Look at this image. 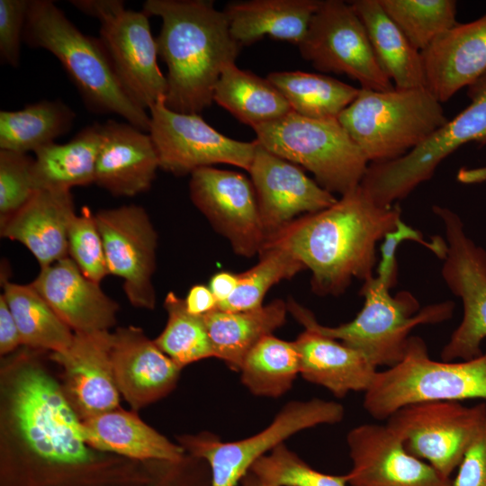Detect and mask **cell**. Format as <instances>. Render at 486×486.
<instances>
[{
	"label": "cell",
	"instance_id": "816d5d0a",
	"mask_svg": "<svg viewBox=\"0 0 486 486\" xmlns=\"http://www.w3.org/2000/svg\"><path fill=\"white\" fill-rule=\"evenodd\" d=\"M240 486H274L267 483L252 472H248L240 481Z\"/></svg>",
	"mask_w": 486,
	"mask_h": 486
},
{
	"label": "cell",
	"instance_id": "5bb4252c",
	"mask_svg": "<svg viewBox=\"0 0 486 486\" xmlns=\"http://www.w3.org/2000/svg\"><path fill=\"white\" fill-rule=\"evenodd\" d=\"M432 210L444 225L447 246L441 274L464 307L463 319L440 356L445 362L469 360L482 354L486 338V250L466 235L457 213L440 205Z\"/></svg>",
	"mask_w": 486,
	"mask_h": 486
},
{
	"label": "cell",
	"instance_id": "1f68e13d",
	"mask_svg": "<svg viewBox=\"0 0 486 486\" xmlns=\"http://www.w3.org/2000/svg\"><path fill=\"white\" fill-rule=\"evenodd\" d=\"M213 101L252 128L292 112L286 98L267 78L242 70L235 63L222 70Z\"/></svg>",
	"mask_w": 486,
	"mask_h": 486
},
{
	"label": "cell",
	"instance_id": "7402d4cb",
	"mask_svg": "<svg viewBox=\"0 0 486 486\" xmlns=\"http://www.w3.org/2000/svg\"><path fill=\"white\" fill-rule=\"evenodd\" d=\"M31 284L74 333L109 330L116 323L117 302L69 256L40 267Z\"/></svg>",
	"mask_w": 486,
	"mask_h": 486
},
{
	"label": "cell",
	"instance_id": "7dc6e473",
	"mask_svg": "<svg viewBox=\"0 0 486 486\" xmlns=\"http://www.w3.org/2000/svg\"><path fill=\"white\" fill-rule=\"evenodd\" d=\"M22 345L21 335L9 306L0 295V353L6 355Z\"/></svg>",
	"mask_w": 486,
	"mask_h": 486
},
{
	"label": "cell",
	"instance_id": "ee69618b",
	"mask_svg": "<svg viewBox=\"0 0 486 486\" xmlns=\"http://www.w3.org/2000/svg\"><path fill=\"white\" fill-rule=\"evenodd\" d=\"M28 0H0V58L17 68L29 10Z\"/></svg>",
	"mask_w": 486,
	"mask_h": 486
},
{
	"label": "cell",
	"instance_id": "d4e9b609",
	"mask_svg": "<svg viewBox=\"0 0 486 486\" xmlns=\"http://www.w3.org/2000/svg\"><path fill=\"white\" fill-rule=\"evenodd\" d=\"M75 214L70 190H38L0 222V234L22 244L44 267L68 256V231Z\"/></svg>",
	"mask_w": 486,
	"mask_h": 486
},
{
	"label": "cell",
	"instance_id": "f907efd6",
	"mask_svg": "<svg viewBox=\"0 0 486 486\" xmlns=\"http://www.w3.org/2000/svg\"><path fill=\"white\" fill-rule=\"evenodd\" d=\"M458 182L464 184H474L486 182V166L476 168L462 167L456 175Z\"/></svg>",
	"mask_w": 486,
	"mask_h": 486
},
{
	"label": "cell",
	"instance_id": "b9f144b4",
	"mask_svg": "<svg viewBox=\"0 0 486 486\" xmlns=\"http://www.w3.org/2000/svg\"><path fill=\"white\" fill-rule=\"evenodd\" d=\"M33 161L27 154L0 149V222L20 210L36 193Z\"/></svg>",
	"mask_w": 486,
	"mask_h": 486
},
{
	"label": "cell",
	"instance_id": "f6af8a7d",
	"mask_svg": "<svg viewBox=\"0 0 486 486\" xmlns=\"http://www.w3.org/2000/svg\"><path fill=\"white\" fill-rule=\"evenodd\" d=\"M146 486H211L210 468L204 460L193 455L163 462L161 471Z\"/></svg>",
	"mask_w": 486,
	"mask_h": 486
},
{
	"label": "cell",
	"instance_id": "836d02e7",
	"mask_svg": "<svg viewBox=\"0 0 486 486\" xmlns=\"http://www.w3.org/2000/svg\"><path fill=\"white\" fill-rule=\"evenodd\" d=\"M266 78L284 94L292 112L316 120L338 119L360 91L334 77L302 71L273 72Z\"/></svg>",
	"mask_w": 486,
	"mask_h": 486
},
{
	"label": "cell",
	"instance_id": "7a4b0ae2",
	"mask_svg": "<svg viewBox=\"0 0 486 486\" xmlns=\"http://www.w3.org/2000/svg\"><path fill=\"white\" fill-rule=\"evenodd\" d=\"M143 11L162 21L156 41L167 67L165 104L200 114L212 104L222 70L235 63L241 49L225 12L209 0H147Z\"/></svg>",
	"mask_w": 486,
	"mask_h": 486
},
{
	"label": "cell",
	"instance_id": "d6986e66",
	"mask_svg": "<svg viewBox=\"0 0 486 486\" xmlns=\"http://www.w3.org/2000/svg\"><path fill=\"white\" fill-rule=\"evenodd\" d=\"M349 486H448L428 463L410 454L386 424L365 423L346 435Z\"/></svg>",
	"mask_w": 486,
	"mask_h": 486
},
{
	"label": "cell",
	"instance_id": "3957f363",
	"mask_svg": "<svg viewBox=\"0 0 486 486\" xmlns=\"http://www.w3.org/2000/svg\"><path fill=\"white\" fill-rule=\"evenodd\" d=\"M11 410L19 432L31 452L47 467L42 486L93 480L100 468L86 445L82 421L65 392L42 369L25 365L17 374L11 394Z\"/></svg>",
	"mask_w": 486,
	"mask_h": 486
},
{
	"label": "cell",
	"instance_id": "603a6c76",
	"mask_svg": "<svg viewBox=\"0 0 486 486\" xmlns=\"http://www.w3.org/2000/svg\"><path fill=\"white\" fill-rule=\"evenodd\" d=\"M100 133L94 184L115 196L148 191L159 167L150 134L114 120L101 124Z\"/></svg>",
	"mask_w": 486,
	"mask_h": 486
},
{
	"label": "cell",
	"instance_id": "cb8c5ba5",
	"mask_svg": "<svg viewBox=\"0 0 486 486\" xmlns=\"http://www.w3.org/2000/svg\"><path fill=\"white\" fill-rule=\"evenodd\" d=\"M421 55L426 87L440 103L448 101L486 71V14L456 24Z\"/></svg>",
	"mask_w": 486,
	"mask_h": 486
},
{
	"label": "cell",
	"instance_id": "ba28073f",
	"mask_svg": "<svg viewBox=\"0 0 486 486\" xmlns=\"http://www.w3.org/2000/svg\"><path fill=\"white\" fill-rule=\"evenodd\" d=\"M253 129L261 146L312 173L331 194L356 188L370 164L338 119H310L292 111Z\"/></svg>",
	"mask_w": 486,
	"mask_h": 486
},
{
	"label": "cell",
	"instance_id": "277c9868",
	"mask_svg": "<svg viewBox=\"0 0 486 486\" xmlns=\"http://www.w3.org/2000/svg\"><path fill=\"white\" fill-rule=\"evenodd\" d=\"M23 41L58 59L90 112L117 114L149 131V112L126 94L100 39L84 34L52 1H30Z\"/></svg>",
	"mask_w": 486,
	"mask_h": 486
},
{
	"label": "cell",
	"instance_id": "ab89813d",
	"mask_svg": "<svg viewBox=\"0 0 486 486\" xmlns=\"http://www.w3.org/2000/svg\"><path fill=\"white\" fill-rule=\"evenodd\" d=\"M250 472L274 486H347L346 474L321 472L284 443L256 460Z\"/></svg>",
	"mask_w": 486,
	"mask_h": 486
},
{
	"label": "cell",
	"instance_id": "f1b7e54d",
	"mask_svg": "<svg viewBox=\"0 0 486 486\" xmlns=\"http://www.w3.org/2000/svg\"><path fill=\"white\" fill-rule=\"evenodd\" d=\"M288 312L287 303L277 299L252 310L231 312L216 309L202 316L214 358L239 372L249 350L282 327Z\"/></svg>",
	"mask_w": 486,
	"mask_h": 486
},
{
	"label": "cell",
	"instance_id": "4fadbf2b",
	"mask_svg": "<svg viewBox=\"0 0 486 486\" xmlns=\"http://www.w3.org/2000/svg\"><path fill=\"white\" fill-rule=\"evenodd\" d=\"M486 418V403L427 400L404 406L386 420L413 456L430 464L446 481Z\"/></svg>",
	"mask_w": 486,
	"mask_h": 486
},
{
	"label": "cell",
	"instance_id": "681fc988",
	"mask_svg": "<svg viewBox=\"0 0 486 486\" xmlns=\"http://www.w3.org/2000/svg\"><path fill=\"white\" fill-rule=\"evenodd\" d=\"M238 283V274L222 271L213 274L209 282V288L218 305L228 300L234 292Z\"/></svg>",
	"mask_w": 486,
	"mask_h": 486
},
{
	"label": "cell",
	"instance_id": "8d00e7d4",
	"mask_svg": "<svg viewBox=\"0 0 486 486\" xmlns=\"http://www.w3.org/2000/svg\"><path fill=\"white\" fill-rule=\"evenodd\" d=\"M167 321L154 339L158 348L181 369L189 364L214 357L202 316L189 313L184 299L169 292L164 302Z\"/></svg>",
	"mask_w": 486,
	"mask_h": 486
},
{
	"label": "cell",
	"instance_id": "9c48e42d",
	"mask_svg": "<svg viewBox=\"0 0 486 486\" xmlns=\"http://www.w3.org/2000/svg\"><path fill=\"white\" fill-rule=\"evenodd\" d=\"M466 87L471 104L424 142L400 158L368 165L360 185L377 204L405 199L461 146L486 144V71Z\"/></svg>",
	"mask_w": 486,
	"mask_h": 486
},
{
	"label": "cell",
	"instance_id": "e575fe53",
	"mask_svg": "<svg viewBox=\"0 0 486 486\" xmlns=\"http://www.w3.org/2000/svg\"><path fill=\"white\" fill-rule=\"evenodd\" d=\"M2 294L15 320L22 345L51 353L71 345L74 332L32 284L4 281Z\"/></svg>",
	"mask_w": 486,
	"mask_h": 486
},
{
	"label": "cell",
	"instance_id": "7bdbcfd3",
	"mask_svg": "<svg viewBox=\"0 0 486 486\" xmlns=\"http://www.w3.org/2000/svg\"><path fill=\"white\" fill-rule=\"evenodd\" d=\"M412 240L425 247L438 258L444 259L446 253V241L441 236H433L429 240L418 230L408 225L401 218L393 230L387 232L380 247L381 259L377 265L375 277L390 289L397 284L398 264L396 259L399 246Z\"/></svg>",
	"mask_w": 486,
	"mask_h": 486
},
{
	"label": "cell",
	"instance_id": "ffe728a7",
	"mask_svg": "<svg viewBox=\"0 0 486 486\" xmlns=\"http://www.w3.org/2000/svg\"><path fill=\"white\" fill-rule=\"evenodd\" d=\"M112 342L109 330L76 332L68 348L51 353L64 370L65 394L81 420L120 407Z\"/></svg>",
	"mask_w": 486,
	"mask_h": 486
},
{
	"label": "cell",
	"instance_id": "60d3db41",
	"mask_svg": "<svg viewBox=\"0 0 486 486\" xmlns=\"http://www.w3.org/2000/svg\"><path fill=\"white\" fill-rule=\"evenodd\" d=\"M68 251L69 257L88 279L100 284L109 274L94 213L87 206H83L71 220L68 231Z\"/></svg>",
	"mask_w": 486,
	"mask_h": 486
},
{
	"label": "cell",
	"instance_id": "4dcf8cb0",
	"mask_svg": "<svg viewBox=\"0 0 486 486\" xmlns=\"http://www.w3.org/2000/svg\"><path fill=\"white\" fill-rule=\"evenodd\" d=\"M100 128V123L88 125L67 143L52 142L36 150L32 165L35 189L70 190L94 183Z\"/></svg>",
	"mask_w": 486,
	"mask_h": 486
},
{
	"label": "cell",
	"instance_id": "7c38bea8",
	"mask_svg": "<svg viewBox=\"0 0 486 486\" xmlns=\"http://www.w3.org/2000/svg\"><path fill=\"white\" fill-rule=\"evenodd\" d=\"M298 48L302 57L316 69L344 74L357 81L362 89L394 88L382 69L364 25L350 2L320 0Z\"/></svg>",
	"mask_w": 486,
	"mask_h": 486
},
{
	"label": "cell",
	"instance_id": "f546056e",
	"mask_svg": "<svg viewBox=\"0 0 486 486\" xmlns=\"http://www.w3.org/2000/svg\"><path fill=\"white\" fill-rule=\"evenodd\" d=\"M350 4L364 25L382 69L394 87H426L421 52L386 14L379 0H355Z\"/></svg>",
	"mask_w": 486,
	"mask_h": 486
},
{
	"label": "cell",
	"instance_id": "44dd1931",
	"mask_svg": "<svg viewBox=\"0 0 486 486\" xmlns=\"http://www.w3.org/2000/svg\"><path fill=\"white\" fill-rule=\"evenodd\" d=\"M111 356L118 391L134 410L165 397L177 383L181 368L140 328H118Z\"/></svg>",
	"mask_w": 486,
	"mask_h": 486
},
{
	"label": "cell",
	"instance_id": "5b68a950",
	"mask_svg": "<svg viewBox=\"0 0 486 486\" xmlns=\"http://www.w3.org/2000/svg\"><path fill=\"white\" fill-rule=\"evenodd\" d=\"M390 288L375 276L364 282L360 295L364 305L349 322L337 327L320 324L313 313L294 300L288 311L305 329L341 341L363 352L377 367H392L403 357L410 331L422 324H436L452 318L454 303L441 302L419 309L410 292L392 296Z\"/></svg>",
	"mask_w": 486,
	"mask_h": 486
},
{
	"label": "cell",
	"instance_id": "30bf717a",
	"mask_svg": "<svg viewBox=\"0 0 486 486\" xmlns=\"http://www.w3.org/2000/svg\"><path fill=\"white\" fill-rule=\"evenodd\" d=\"M344 417L345 408L333 400H292L266 428L249 437L224 442L214 434L202 432L179 440L191 455L208 464L211 486H236L256 460L290 436L317 426L338 424Z\"/></svg>",
	"mask_w": 486,
	"mask_h": 486
},
{
	"label": "cell",
	"instance_id": "6da1fadb",
	"mask_svg": "<svg viewBox=\"0 0 486 486\" xmlns=\"http://www.w3.org/2000/svg\"><path fill=\"white\" fill-rule=\"evenodd\" d=\"M400 218L398 203L381 206L359 184L330 207L295 219L263 248L288 251L311 272L314 293L338 296L353 279L374 276L376 244Z\"/></svg>",
	"mask_w": 486,
	"mask_h": 486
},
{
	"label": "cell",
	"instance_id": "2e32d148",
	"mask_svg": "<svg viewBox=\"0 0 486 486\" xmlns=\"http://www.w3.org/2000/svg\"><path fill=\"white\" fill-rule=\"evenodd\" d=\"M109 274L123 281V291L136 308L152 310L156 292L152 276L156 269L158 235L139 205L104 209L94 213Z\"/></svg>",
	"mask_w": 486,
	"mask_h": 486
},
{
	"label": "cell",
	"instance_id": "bcb514c9",
	"mask_svg": "<svg viewBox=\"0 0 486 486\" xmlns=\"http://www.w3.org/2000/svg\"><path fill=\"white\" fill-rule=\"evenodd\" d=\"M456 470L448 486H486V418Z\"/></svg>",
	"mask_w": 486,
	"mask_h": 486
},
{
	"label": "cell",
	"instance_id": "9a60e30c",
	"mask_svg": "<svg viewBox=\"0 0 486 486\" xmlns=\"http://www.w3.org/2000/svg\"><path fill=\"white\" fill-rule=\"evenodd\" d=\"M150 134L159 167L175 176L215 164L249 170L257 145L230 139L196 113H181L165 104V97L149 108Z\"/></svg>",
	"mask_w": 486,
	"mask_h": 486
},
{
	"label": "cell",
	"instance_id": "d6a6232c",
	"mask_svg": "<svg viewBox=\"0 0 486 486\" xmlns=\"http://www.w3.org/2000/svg\"><path fill=\"white\" fill-rule=\"evenodd\" d=\"M76 113L60 100H42L0 112V149L27 154L68 132Z\"/></svg>",
	"mask_w": 486,
	"mask_h": 486
},
{
	"label": "cell",
	"instance_id": "c3c4849f",
	"mask_svg": "<svg viewBox=\"0 0 486 486\" xmlns=\"http://www.w3.org/2000/svg\"><path fill=\"white\" fill-rule=\"evenodd\" d=\"M184 301L187 311L195 316H204L218 308L214 295L204 284L192 286Z\"/></svg>",
	"mask_w": 486,
	"mask_h": 486
},
{
	"label": "cell",
	"instance_id": "d590c367",
	"mask_svg": "<svg viewBox=\"0 0 486 486\" xmlns=\"http://www.w3.org/2000/svg\"><path fill=\"white\" fill-rule=\"evenodd\" d=\"M238 373L242 384L255 396H283L300 374L295 342L273 334L264 337L247 354Z\"/></svg>",
	"mask_w": 486,
	"mask_h": 486
},
{
	"label": "cell",
	"instance_id": "e0dca14e",
	"mask_svg": "<svg viewBox=\"0 0 486 486\" xmlns=\"http://www.w3.org/2000/svg\"><path fill=\"white\" fill-rule=\"evenodd\" d=\"M189 189L193 203L237 255L260 253L266 236L251 180L237 171L206 166L191 174Z\"/></svg>",
	"mask_w": 486,
	"mask_h": 486
},
{
	"label": "cell",
	"instance_id": "52a82bcc",
	"mask_svg": "<svg viewBox=\"0 0 486 486\" xmlns=\"http://www.w3.org/2000/svg\"><path fill=\"white\" fill-rule=\"evenodd\" d=\"M486 400V353L461 361H435L425 341L409 338L402 359L377 372L363 406L377 420L399 409L427 400Z\"/></svg>",
	"mask_w": 486,
	"mask_h": 486
},
{
	"label": "cell",
	"instance_id": "83f0119b",
	"mask_svg": "<svg viewBox=\"0 0 486 486\" xmlns=\"http://www.w3.org/2000/svg\"><path fill=\"white\" fill-rule=\"evenodd\" d=\"M320 0H250L230 3L223 10L233 39L242 47L264 36L298 46Z\"/></svg>",
	"mask_w": 486,
	"mask_h": 486
},
{
	"label": "cell",
	"instance_id": "4316f807",
	"mask_svg": "<svg viewBox=\"0 0 486 486\" xmlns=\"http://www.w3.org/2000/svg\"><path fill=\"white\" fill-rule=\"evenodd\" d=\"M82 421L87 446L141 461L178 462L184 449L143 422L134 411L120 407Z\"/></svg>",
	"mask_w": 486,
	"mask_h": 486
},
{
	"label": "cell",
	"instance_id": "ac0fdd59",
	"mask_svg": "<svg viewBox=\"0 0 486 486\" xmlns=\"http://www.w3.org/2000/svg\"><path fill=\"white\" fill-rule=\"evenodd\" d=\"M248 172L266 240L301 214L320 212L338 201L299 166L273 154L258 142Z\"/></svg>",
	"mask_w": 486,
	"mask_h": 486
},
{
	"label": "cell",
	"instance_id": "8fae6325",
	"mask_svg": "<svg viewBox=\"0 0 486 486\" xmlns=\"http://www.w3.org/2000/svg\"><path fill=\"white\" fill-rule=\"evenodd\" d=\"M100 22V40L126 94L145 110L165 97L167 82L158 65V46L148 15L126 9L121 0H73Z\"/></svg>",
	"mask_w": 486,
	"mask_h": 486
},
{
	"label": "cell",
	"instance_id": "74e56055",
	"mask_svg": "<svg viewBox=\"0 0 486 486\" xmlns=\"http://www.w3.org/2000/svg\"><path fill=\"white\" fill-rule=\"evenodd\" d=\"M379 3L420 52L458 24L454 0H379Z\"/></svg>",
	"mask_w": 486,
	"mask_h": 486
},
{
	"label": "cell",
	"instance_id": "484cf974",
	"mask_svg": "<svg viewBox=\"0 0 486 486\" xmlns=\"http://www.w3.org/2000/svg\"><path fill=\"white\" fill-rule=\"evenodd\" d=\"M294 342L300 355V374L338 398L350 392H365L378 372L360 350L316 331L304 329Z\"/></svg>",
	"mask_w": 486,
	"mask_h": 486
},
{
	"label": "cell",
	"instance_id": "f35d334b",
	"mask_svg": "<svg viewBox=\"0 0 486 486\" xmlns=\"http://www.w3.org/2000/svg\"><path fill=\"white\" fill-rule=\"evenodd\" d=\"M258 255V263L238 274L234 292L218 305V310L237 312L258 309L263 306V300L272 286L306 269L291 253L282 248H266Z\"/></svg>",
	"mask_w": 486,
	"mask_h": 486
},
{
	"label": "cell",
	"instance_id": "8992f818",
	"mask_svg": "<svg viewBox=\"0 0 486 486\" xmlns=\"http://www.w3.org/2000/svg\"><path fill=\"white\" fill-rule=\"evenodd\" d=\"M427 87L360 88L338 120L369 163L400 158L446 123L443 106Z\"/></svg>",
	"mask_w": 486,
	"mask_h": 486
}]
</instances>
